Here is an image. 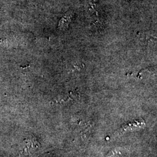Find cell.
Wrapping results in <instances>:
<instances>
[{"mask_svg":"<svg viewBox=\"0 0 157 157\" xmlns=\"http://www.w3.org/2000/svg\"><path fill=\"white\" fill-rule=\"evenodd\" d=\"M72 17V12H69L67 13L61 19L59 23V26H61L62 28L65 26L66 28L67 26V25L69 24V23L70 22Z\"/></svg>","mask_w":157,"mask_h":157,"instance_id":"obj_1","label":"cell"},{"mask_svg":"<svg viewBox=\"0 0 157 157\" xmlns=\"http://www.w3.org/2000/svg\"><path fill=\"white\" fill-rule=\"evenodd\" d=\"M89 4H90V8H89V10L90 11L93 12L94 13H96L97 15H98V13L97 11H96L95 8V3L94 2V1H92V0H90L89 1Z\"/></svg>","mask_w":157,"mask_h":157,"instance_id":"obj_2","label":"cell"}]
</instances>
